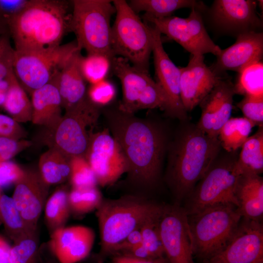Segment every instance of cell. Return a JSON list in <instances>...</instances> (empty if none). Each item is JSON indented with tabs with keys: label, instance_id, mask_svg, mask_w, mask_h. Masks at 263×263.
Wrapping results in <instances>:
<instances>
[{
	"label": "cell",
	"instance_id": "6da1fadb",
	"mask_svg": "<svg viewBox=\"0 0 263 263\" xmlns=\"http://www.w3.org/2000/svg\"><path fill=\"white\" fill-rule=\"evenodd\" d=\"M108 129L119 145L128 163V181L151 189L160 181L167 149L166 135L153 121L115 108L103 111Z\"/></svg>",
	"mask_w": 263,
	"mask_h": 263
},
{
	"label": "cell",
	"instance_id": "7a4b0ae2",
	"mask_svg": "<svg viewBox=\"0 0 263 263\" xmlns=\"http://www.w3.org/2000/svg\"><path fill=\"white\" fill-rule=\"evenodd\" d=\"M221 149L218 138L212 137L197 125H187L169 144L165 181L173 204L181 206L214 160Z\"/></svg>",
	"mask_w": 263,
	"mask_h": 263
},
{
	"label": "cell",
	"instance_id": "3957f363",
	"mask_svg": "<svg viewBox=\"0 0 263 263\" xmlns=\"http://www.w3.org/2000/svg\"><path fill=\"white\" fill-rule=\"evenodd\" d=\"M69 3L61 0H29L20 13L6 19L15 50L37 51L61 45L70 30Z\"/></svg>",
	"mask_w": 263,
	"mask_h": 263
},
{
	"label": "cell",
	"instance_id": "277c9868",
	"mask_svg": "<svg viewBox=\"0 0 263 263\" xmlns=\"http://www.w3.org/2000/svg\"><path fill=\"white\" fill-rule=\"evenodd\" d=\"M161 205L139 195H126L117 199H103L96 209L101 257L111 255L114 247Z\"/></svg>",
	"mask_w": 263,
	"mask_h": 263
},
{
	"label": "cell",
	"instance_id": "5b68a950",
	"mask_svg": "<svg viewBox=\"0 0 263 263\" xmlns=\"http://www.w3.org/2000/svg\"><path fill=\"white\" fill-rule=\"evenodd\" d=\"M242 217L236 206L221 204L188 215L193 257L206 263L227 245Z\"/></svg>",
	"mask_w": 263,
	"mask_h": 263
},
{
	"label": "cell",
	"instance_id": "8992f818",
	"mask_svg": "<svg viewBox=\"0 0 263 263\" xmlns=\"http://www.w3.org/2000/svg\"><path fill=\"white\" fill-rule=\"evenodd\" d=\"M70 30L76 37L78 49L112 59L111 19L115 13L113 0H74Z\"/></svg>",
	"mask_w": 263,
	"mask_h": 263
},
{
	"label": "cell",
	"instance_id": "52a82bcc",
	"mask_svg": "<svg viewBox=\"0 0 263 263\" xmlns=\"http://www.w3.org/2000/svg\"><path fill=\"white\" fill-rule=\"evenodd\" d=\"M113 3L116 14L112 26L113 55L126 59L138 69L149 71L153 42L151 27L141 20L126 0H114Z\"/></svg>",
	"mask_w": 263,
	"mask_h": 263
},
{
	"label": "cell",
	"instance_id": "ba28073f",
	"mask_svg": "<svg viewBox=\"0 0 263 263\" xmlns=\"http://www.w3.org/2000/svg\"><path fill=\"white\" fill-rule=\"evenodd\" d=\"M100 108L86 97L82 102L65 110L56 124L46 129L44 142L71 158L84 156L87 150L92 133L91 129L100 115Z\"/></svg>",
	"mask_w": 263,
	"mask_h": 263
},
{
	"label": "cell",
	"instance_id": "9c48e42d",
	"mask_svg": "<svg viewBox=\"0 0 263 263\" xmlns=\"http://www.w3.org/2000/svg\"><path fill=\"white\" fill-rule=\"evenodd\" d=\"M237 157L218 156L185 200L187 215L214 206L231 204L238 207L235 189L240 175L236 168Z\"/></svg>",
	"mask_w": 263,
	"mask_h": 263
},
{
	"label": "cell",
	"instance_id": "30bf717a",
	"mask_svg": "<svg viewBox=\"0 0 263 263\" xmlns=\"http://www.w3.org/2000/svg\"><path fill=\"white\" fill-rule=\"evenodd\" d=\"M111 68L122 87V99L118 106L120 110L130 114L145 109L159 108L165 111V94L149 71L138 69L119 56L113 57Z\"/></svg>",
	"mask_w": 263,
	"mask_h": 263
},
{
	"label": "cell",
	"instance_id": "8fae6325",
	"mask_svg": "<svg viewBox=\"0 0 263 263\" xmlns=\"http://www.w3.org/2000/svg\"><path fill=\"white\" fill-rule=\"evenodd\" d=\"M78 50L76 41H74L40 51H15L13 71L21 87L31 94L35 90L51 81Z\"/></svg>",
	"mask_w": 263,
	"mask_h": 263
},
{
	"label": "cell",
	"instance_id": "7c38bea8",
	"mask_svg": "<svg viewBox=\"0 0 263 263\" xmlns=\"http://www.w3.org/2000/svg\"><path fill=\"white\" fill-rule=\"evenodd\" d=\"M144 17L161 34L179 43L191 55L211 53L217 56L221 52L222 49L208 35L201 11L197 9L191 8L187 18L172 16L163 18Z\"/></svg>",
	"mask_w": 263,
	"mask_h": 263
},
{
	"label": "cell",
	"instance_id": "4fadbf2b",
	"mask_svg": "<svg viewBox=\"0 0 263 263\" xmlns=\"http://www.w3.org/2000/svg\"><path fill=\"white\" fill-rule=\"evenodd\" d=\"M84 157L94 174L97 185L103 187L113 184L128 171L125 156L107 128L92 132Z\"/></svg>",
	"mask_w": 263,
	"mask_h": 263
},
{
	"label": "cell",
	"instance_id": "5bb4252c",
	"mask_svg": "<svg viewBox=\"0 0 263 263\" xmlns=\"http://www.w3.org/2000/svg\"><path fill=\"white\" fill-rule=\"evenodd\" d=\"M159 231L169 263H194L188 215L183 207L163 205Z\"/></svg>",
	"mask_w": 263,
	"mask_h": 263
},
{
	"label": "cell",
	"instance_id": "9a60e30c",
	"mask_svg": "<svg viewBox=\"0 0 263 263\" xmlns=\"http://www.w3.org/2000/svg\"><path fill=\"white\" fill-rule=\"evenodd\" d=\"M151 27L156 81L162 89L166 99L165 112L171 117L184 120L187 119V112L181 98L180 69L175 65L165 51L161 34L156 27Z\"/></svg>",
	"mask_w": 263,
	"mask_h": 263
},
{
	"label": "cell",
	"instance_id": "2e32d148",
	"mask_svg": "<svg viewBox=\"0 0 263 263\" xmlns=\"http://www.w3.org/2000/svg\"><path fill=\"white\" fill-rule=\"evenodd\" d=\"M261 261H263L262 224L242 217L227 245L206 263H257Z\"/></svg>",
	"mask_w": 263,
	"mask_h": 263
},
{
	"label": "cell",
	"instance_id": "e0dca14e",
	"mask_svg": "<svg viewBox=\"0 0 263 263\" xmlns=\"http://www.w3.org/2000/svg\"><path fill=\"white\" fill-rule=\"evenodd\" d=\"M253 0H216L210 9L215 26L226 33L237 37L249 32H261L262 20Z\"/></svg>",
	"mask_w": 263,
	"mask_h": 263
},
{
	"label": "cell",
	"instance_id": "ac0fdd59",
	"mask_svg": "<svg viewBox=\"0 0 263 263\" xmlns=\"http://www.w3.org/2000/svg\"><path fill=\"white\" fill-rule=\"evenodd\" d=\"M15 185L12 199L29 231L35 232L47 199L50 186L44 182L38 171L33 170H24Z\"/></svg>",
	"mask_w": 263,
	"mask_h": 263
},
{
	"label": "cell",
	"instance_id": "d6986e66",
	"mask_svg": "<svg viewBox=\"0 0 263 263\" xmlns=\"http://www.w3.org/2000/svg\"><path fill=\"white\" fill-rule=\"evenodd\" d=\"M235 93L230 80L221 76L199 104L201 114L197 127L208 135L218 138L219 132L231 117Z\"/></svg>",
	"mask_w": 263,
	"mask_h": 263
},
{
	"label": "cell",
	"instance_id": "ffe728a7",
	"mask_svg": "<svg viewBox=\"0 0 263 263\" xmlns=\"http://www.w3.org/2000/svg\"><path fill=\"white\" fill-rule=\"evenodd\" d=\"M180 69V92L187 112L199 105L221 76L204 62V55H191L188 65Z\"/></svg>",
	"mask_w": 263,
	"mask_h": 263
},
{
	"label": "cell",
	"instance_id": "44dd1931",
	"mask_svg": "<svg viewBox=\"0 0 263 263\" xmlns=\"http://www.w3.org/2000/svg\"><path fill=\"white\" fill-rule=\"evenodd\" d=\"M263 55V33H244L237 37L233 44L222 50L214 64L210 68L218 75L230 70L239 73L248 66L262 61Z\"/></svg>",
	"mask_w": 263,
	"mask_h": 263
},
{
	"label": "cell",
	"instance_id": "7402d4cb",
	"mask_svg": "<svg viewBox=\"0 0 263 263\" xmlns=\"http://www.w3.org/2000/svg\"><path fill=\"white\" fill-rule=\"evenodd\" d=\"M94 238V233L90 227L63 226L52 232L50 247L59 263H77L89 255Z\"/></svg>",
	"mask_w": 263,
	"mask_h": 263
},
{
	"label": "cell",
	"instance_id": "603a6c76",
	"mask_svg": "<svg viewBox=\"0 0 263 263\" xmlns=\"http://www.w3.org/2000/svg\"><path fill=\"white\" fill-rule=\"evenodd\" d=\"M80 51L75 52L52 79L60 94L62 108L67 110L84 100L86 80L81 73Z\"/></svg>",
	"mask_w": 263,
	"mask_h": 263
},
{
	"label": "cell",
	"instance_id": "cb8c5ba5",
	"mask_svg": "<svg viewBox=\"0 0 263 263\" xmlns=\"http://www.w3.org/2000/svg\"><path fill=\"white\" fill-rule=\"evenodd\" d=\"M238 209L243 218L261 222L263 215V179L260 175L239 176L235 189Z\"/></svg>",
	"mask_w": 263,
	"mask_h": 263
},
{
	"label": "cell",
	"instance_id": "d4e9b609",
	"mask_svg": "<svg viewBox=\"0 0 263 263\" xmlns=\"http://www.w3.org/2000/svg\"><path fill=\"white\" fill-rule=\"evenodd\" d=\"M31 103L34 124L44 126L46 129L54 127L62 117V101L58 90L51 81L32 92Z\"/></svg>",
	"mask_w": 263,
	"mask_h": 263
},
{
	"label": "cell",
	"instance_id": "484cf974",
	"mask_svg": "<svg viewBox=\"0 0 263 263\" xmlns=\"http://www.w3.org/2000/svg\"><path fill=\"white\" fill-rule=\"evenodd\" d=\"M236 162V168L240 175H261L263 171V129L260 127L257 132L249 136L241 147Z\"/></svg>",
	"mask_w": 263,
	"mask_h": 263
},
{
	"label": "cell",
	"instance_id": "4316f807",
	"mask_svg": "<svg viewBox=\"0 0 263 263\" xmlns=\"http://www.w3.org/2000/svg\"><path fill=\"white\" fill-rule=\"evenodd\" d=\"M70 160L57 150L49 148L39 158L38 172L48 185L61 184L70 178Z\"/></svg>",
	"mask_w": 263,
	"mask_h": 263
},
{
	"label": "cell",
	"instance_id": "83f0119b",
	"mask_svg": "<svg viewBox=\"0 0 263 263\" xmlns=\"http://www.w3.org/2000/svg\"><path fill=\"white\" fill-rule=\"evenodd\" d=\"M7 78L9 88L2 107L10 114V116L19 123L31 121V101L17 80L13 70Z\"/></svg>",
	"mask_w": 263,
	"mask_h": 263
},
{
	"label": "cell",
	"instance_id": "f1b7e54d",
	"mask_svg": "<svg viewBox=\"0 0 263 263\" xmlns=\"http://www.w3.org/2000/svg\"><path fill=\"white\" fill-rule=\"evenodd\" d=\"M137 14L144 12V16L154 18L171 16L175 11L184 8L205 9L202 1L194 0H132L128 3Z\"/></svg>",
	"mask_w": 263,
	"mask_h": 263
},
{
	"label": "cell",
	"instance_id": "f546056e",
	"mask_svg": "<svg viewBox=\"0 0 263 263\" xmlns=\"http://www.w3.org/2000/svg\"><path fill=\"white\" fill-rule=\"evenodd\" d=\"M255 126L253 123L244 117H230L218 134L221 148L227 152H234L241 148Z\"/></svg>",
	"mask_w": 263,
	"mask_h": 263
},
{
	"label": "cell",
	"instance_id": "4dcf8cb0",
	"mask_svg": "<svg viewBox=\"0 0 263 263\" xmlns=\"http://www.w3.org/2000/svg\"><path fill=\"white\" fill-rule=\"evenodd\" d=\"M69 192L64 188L56 190L47 198L44 206L46 224L54 231L65 226L71 212L68 199Z\"/></svg>",
	"mask_w": 263,
	"mask_h": 263
},
{
	"label": "cell",
	"instance_id": "1f68e13d",
	"mask_svg": "<svg viewBox=\"0 0 263 263\" xmlns=\"http://www.w3.org/2000/svg\"><path fill=\"white\" fill-rule=\"evenodd\" d=\"M262 61L255 63L239 73L234 85L235 94L244 96H263V73Z\"/></svg>",
	"mask_w": 263,
	"mask_h": 263
},
{
	"label": "cell",
	"instance_id": "d6a6232c",
	"mask_svg": "<svg viewBox=\"0 0 263 263\" xmlns=\"http://www.w3.org/2000/svg\"><path fill=\"white\" fill-rule=\"evenodd\" d=\"M68 199L71 212L83 215L97 209L103 198L97 187L75 188L69 192Z\"/></svg>",
	"mask_w": 263,
	"mask_h": 263
},
{
	"label": "cell",
	"instance_id": "836d02e7",
	"mask_svg": "<svg viewBox=\"0 0 263 263\" xmlns=\"http://www.w3.org/2000/svg\"><path fill=\"white\" fill-rule=\"evenodd\" d=\"M163 205L147 218L140 227L142 243L154 259L166 257L159 231V221Z\"/></svg>",
	"mask_w": 263,
	"mask_h": 263
},
{
	"label": "cell",
	"instance_id": "e575fe53",
	"mask_svg": "<svg viewBox=\"0 0 263 263\" xmlns=\"http://www.w3.org/2000/svg\"><path fill=\"white\" fill-rule=\"evenodd\" d=\"M112 60L101 54L81 55L79 65L86 81L93 84L105 79L111 68Z\"/></svg>",
	"mask_w": 263,
	"mask_h": 263
},
{
	"label": "cell",
	"instance_id": "d590c367",
	"mask_svg": "<svg viewBox=\"0 0 263 263\" xmlns=\"http://www.w3.org/2000/svg\"><path fill=\"white\" fill-rule=\"evenodd\" d=\"M0 212L6 226L12 232L15 241L28 234L34 232L30 231L27 228L12 198L5 195L0 197Z\"/></svg>",
	"mask_w": 263,
	"mask_h": 263
},
{
	"label": "cell",
	"instance_id": "8d00e7d4",
	"mask_svg": "<svg viewBox=\"0 0 263 263\" xmlns=\"http://www.w3.org/2000/svg\"><path fill=\"white\" fill-rule=\"evenodd\" d=\"M38 251L37 231L15 241L11 247L10 263H37Z\"/></svg>",
	"mask_w": 263,
	"mask_h": 263
},
{
	"label": "cell",
	"instance_id": "74e56055",
	"mask_svg": "<svg viewBox=\"0 0 263 263\" xmlns=\"http://www.w3.org/2000/svg\"><path fill=\"white\" fill-rule=\"evenodd\" d=\"M70 179L72 188H83L96 187L94 174L84 156H74L71 158Z\"/></svg>",
	"mask_w": 263,
	"mask_h": 263
},
{
	"label": "cell",
	"instance_id": "f35d334b",
	"mask_svg": "<svg viewBox=\"0 0 263 263\" xmlns=\"http://www.w3.org/2000/svg\"><path fill=\"white\" fill-rule=\"evenodd\" d=\"M116 90L114 85L106 79L91 84L87 92L88 99L101 108L108 105L114 99Z\"/></svg>",
	"mask_w": 263,
	"mask_h": 263
},
{
	"label": "cell",
	"instance_id": "ab89813d",
	"mask_svg": "<svg viewBox=\"0 0 263 263\" xmlns=\"http://www.w3.org/2000/svg\"><path fill=\"white\" fill-rule=\"evenodd\" d=\"M237 105L244 117L255 126L263 127V96H244Z\"/></svg>",
	"mask_w": 263,
	"mask_h": 263
},
{
	"label": "cell",
	"instance_id": "60d3db41",
	"mask_svg": "<svg viewBox=\"0 0 263 263\" xmlns=\"http://www.w3.org/2000/svg\"><path fill=\"white\" fill-rule=\"evenodd\" d=\"M9 33L0 35V81L13 70L15 50L11 45Z\"/></svg>",
	"mask_w": 263,
	"mask_h": 263
},
{
	"label": "cell",
	"instance_id": "b9f144b4",
	"mask_svg": "<svg viewBox=\"0 0 263 263\" xmlns=\"http://www.w3.org/2000/svg\"><path fill=\"white\" fill-rule=\"evenodd\" d=\"M26 136L19 123L10 116L0 113V137L20 140Z\"/></svg>",
	"mask_w": 263,
	"mask_h": 263
},
{
	"label": "cell",
	"instance_id": "7bdbcfd3",
	"mask_svg": "<svg viewBox=\"0 0 263 263\" xmlns=\"http://www.w3.org/2000/svg\"><path fill=\"white\" fill-rule=\"evenodd\" d=\"M31 145L30 141L23 139L17 140L0 137V162L9 161Z\"/></svg>",
	"mask_w": 263,
	"mask_h": 263
},
{
	"label": "cell",
	"instance_id": "ee69618b",
	"mask_svg": "<svg viewBox=\"0 0 263 263\" xmlns=\"http://www.w3.org/2000/svg\"><path fill=\"white\" fill-rule=\"evenodd\" d=\"M24 172V170L14 162H0V188L16 184Z\"/></svg>",
	"mask_w": 263,
	"mask_h": 263
},
{
	"label": "cell",
	"instance_id": "f6af8a7d",
	"mask_svg": "<svg viewBox=\"0 0 263 263\" xmlns=\"http://www.w3.org/2000/svg\"><path fill=\"white\" fill-rule=\"evenodd\" d=\"M29 0H0V13L4 19L14 17L27 5Z\"/></svg>",
	"mask_w": 263,
	"mask_h": 263
},
{
	"label": "cell",
	"instance_id": "bcb514c9",
	"mask_svg": "<svg viewBox=\"0 0 263 263\" xmlns=\"http://www.w3.org/2000/svg\"><path fill=\"white\" fill-rule=\"evenodd\" d=\"M141 243H142V236L140 228H138L131 232L118 244L114 247L112 255L121 253Z\"/></svg>",
	"mask_w": 263,
	"mask_h": 263
},
{
	"label": "cell",
	"instance_id": "7dc6e473",
	"mask_svg": "<svg viewBox=\"0 0 263 263\" xmlns=\"http://www.w3.org/2000/svg\"><path fill=\"white\" fill-rule=\"evenodd\" d=\"M117 254L123 255L141 260H154L148 249L142 243Z\"/></svg>",
	"mask_w": 263,
	"mask_h": 263
},
{
	"label": "cell",
	"instance_id": "c3c4849f",
	"mask_svg": "<svg viewBox=\"0 0 263 263\" xmlns=\"http://www.w3.org/2000/svg\"><path fill=\"white\" fill-rule=\"evenodd\" d=\"M112 263H169L166 257L154 260H141L129 256L115 254L112 259Z\"/></svg>",
	"mask_w": 263,
	"mask_h": 263
},
{
	"label": "cell",
	"instance_id": "681fc988",
	"mask_svg": "<svg viewBox=\"0 0 263 263\" xmlns=\"http://www.w3.org/2000/svg\"><path fill=\"white\" fill-rule=\"evenodd\" d=\"M10 249L8 243L0 237V263H10Z\"/></svg>",
	"mask_w": 263,
	"mask_h": 263
},
{
	"label": "cell",
	"instance_id": "f907efd6",
	"mask_svg": "<svg viewBox=\"0 0 263 263\" xmlns=\"http://www.w3.org/2000/svg\"><path fill=\"white\" fill-rule=\"evenodd\" d=\"M8 88L9 82L6 77L0 81V107H3Z\"/></svg>",
	"mask_w": 263,
	"mask_h": 263
},
{
	"label": "cell",
	"instance_id": "816d5d0a",
	"mask_svg": "<svg viewBox=\"0 0 263 263\" xmlns=\"http://www.w3.org/2000/svg\"><path fill=\"white\" fill-rule=\"evenodd\" d=\"M9 33L6 21L0 13V35Z\"/></svg>",
	"mask_w": 263,
	"mask_h": 263
},
{
	"label": "cell",
	"instance_id": "f5cc1de1",
	"mask_svg": "<svg viewBox=\"0 0 263 263\" xmlns=\"http://www.w3.org/2000/svg\"><path fill=\"white\" fill-rule=\"evenodd\" d=\"M257 263H263V261H261Z\"/></svg>",
	"mask_w": 263,
	"mask_h": 263
}]
</instances>
